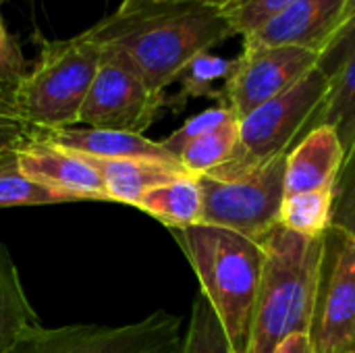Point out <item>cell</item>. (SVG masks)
<instances>
[{
    "label": "cell",
    "instance_id": "30bf717a",
    "mask_svg": "<svg viewBox=\"0 0 355 353\" xmlns=\"http://www.w3.org/2000/svg\"><path fill=\"white\" fill-rule=\"evenodd\" d=\"M320 54L297 46L245 48L225 87L227 106L245 119L264 102L281 96L318 67Z\"/></svg>",
    "mask_w": 355,
    "mask_h": 353
},
{
    "label": "cell",
    "instance_id": "1f68e13d",
    "mask_svg": "<svg viewBox=\"0 0 355 353\" xmlns=\"http://www.w3.org/2000/svg\"><path fill=\"white\" fill-rule=\"evenodd\" d=\"M0 108H12L10 100H6V98H0Z\"/></svg>",
    "mask_w": 355,
    "mask_h": 353
},
{
    "label": "cell",
    "instance_id": "f546056e",
    "mask_svg": "<svg viewBox=\"0 0 355 353\" xmlns=\"http://www.w3.org/2000/svg\"><path fill=\"white\" fill-rule=\"evenodd\" d=\"M233 0H123L114 15H131L148 8H158V6H171V4H206V6H216V8H227Z\"/></svg>",
    "mask_w": 355,
    "mask_h": 353
},
{
    "label": "cell",
    "instance_id": "9a60e30c",
    "mask_svg": "<svg viewBox=\"0 0 355 353\" xmlns=\"http://www.w3.org/2000/svg\"><path fill=\"white\" fill-rule=\"evenodd\" d=\"M83 158L102 177L110 202H119L135 208L150 189L175 181L183 175H191L183 164L160 162V160H137V158L104 160V158H89V156Z\"/></svg>",
    "mask_w": 355,
    "mask_h": 353
},
{
    "label": "cell",
    "instance_id": "52a82bcc",
    "mask_svg": "<svg viewBox=\"0 0 355 353\" xmlns=\"http://www.w3.org/2000/svg\"><path fill=\"white\" fill-rule=\"evenodd\" d=\"M181 347V318L154 312L121 327L67 325L27 331L8 353H177Z\"/></svg>",
    "mask_w": 355,
    "mask_h": 353
},
{
    "label": "cell",
    "instance_id": "9c48e42d",
    "mask_svg": "<svg viewBox=\"0 0 355 353\" xmlns=\"http://www.w3.org/2000/svg\"><path fill=\"white\" fill-rule=\"evenodd\" d=\"M166 100V94L152 92L129 67L102 54L100 69L79 112V125L144 135L168 108Z\"/></svg>",
    "mask_w": 355,
    "mask_h": 353
},
{
    "label": "cell",
    "instance_id": "5bb4252c",
    "mask_svg": "<svg viewBox=\"0 0 355 353\" xmlns=\"http://www.w3.org/2000/svg\"><path fill=\"white\" fill-rule=\"evenodd\" d=\"M42 141L89 158H104V160L137 158V160H160V162L181 164L179 158H175L162 146V141H154L141 133H129V131L75 125L58 131H48L44 133Z\"/></svg>",
    "mask_w": 355,
    "mask_h": 353
},
{
    "label": "cell",
    "instance_id": "cb8c5ba5",
    "mask_svg": "<svg viewBox=\"0 0 355 353\" xmlns=\"http://www.w3.org/2000/svg\"><path fill=\"white\" fill-rule=\"evenodd\" d=\"M295 0H233L225 10L235 35L248 37L279 17Z\"/></svg>",
    "mask_w": 355,
    "mask_h": 353
},
{
    "label": "cell",
    "instance_id": "ac0fdd59",
    "mask_svg": "<svg viewBox=\"0 0 355 353\" xmlns=\"http://www.w3.org/2000/svg\"><path fill=\"white\" fill-rule=\"evenodd\" d=\"M37 325V316L23 291L19 270L0 243V353L10 352L15 343Z\"/></svg>",
    "mask_w": 355,
    "mask_h": 353
},
{
    "label": "cell",
    "instance_id": "4dcf8cb0",
    "mask_svg": "<svg viewBox=\"0 0 355 353\" xmlns=\"http://www.w3.org/2000/svg\"><path fill=\"white\" fill-rule=\"evenodd\" d=\"M277 353H314L312 350V343L308 339V335H295L291 339H287Z\"/></svg>",
    "mask_w": 355,
    "mask_h": 353
},
{
    "label": "cell",
    "instance_id": "83f0119b",
    "mask_svg": "<svg viewBox=\"0 0 355 353\" xmlns=\"http://www.w3.org/2000/svg\"><path fill=\"white\" fill-rule=\"evenodd\" d=\"M44 139V131L23 121L12 108H0V160Z\"/></svg>",
    "mask_w": 355,
    "mask_h": 353
},
{
    "label": "cell",
    "instance_id": "603a6c76",
    "mask_svg": "<svg viewBox=\"0 0 355 353\" xmlns=\"http://www.w3.org/2000/svg\"><path fill=\"white\" fill-rule=\"evenodd\" d=\"M177 353H235L216 312L202 293L191 306L189 327Z\"/></svg>",
    "mask_w": 355,
    "mask_h": 353
},
{
    "label": "cell",
    "instance_id": "e0dca14e",
    "mask_svg": "<svg viewBox=\"0 0 355 353\" xmlns=\"http://www.w3.org/2000/svg\"><path fill=\"white\" fill-rule=\"evenodd\" d=\"M235 64L237 56L225 58L212 52L198 54L177 77L175 83H179V92L175 96H168V108L181 110L193 98H210L216 104H227L225 87L235 71Z\"/></svg>",
    "mask_w": 355,
    "mask_h": 353
},
{
    "label": "cell",
    "instance_id": "ffe728a7",
    "mask_svg": "<svg viewBox=\"0 0 355 353\" xmlns=\"http://www.w3.org/2000/svg\"><path fill=\"white\" fill-rule=\"evenodd\" d=\"M239 144V119H233L218 129L189 141L181 152V164L196 177L210 175L231 160Z\"/></svg>",
    "mask_w": 355,
    "mask_h": 353
},
{
    "label": "cell",
    "instance_id": "44dd1931",
    "mask_svg": "<svg viewBox=\"0 0 355 353\" xmlns=\"http://www.w3.org/2000/svg\"><path fill=\"white\" fill-rule=\"evenodd\" d=\"M333 189L285 196L281 225L306 237H322L331 229Z\"/></svg>",
    "mask_w": 355,
    "mask_h": 353
},
{
    "label": "cell",
    "instance_id": "5b68a950",
    "mask_svg": "<svg viewBox=\"0 0 355 353\" xmlns=\"http://www.w3.org/2000/svg\"><path fill=\"white\" fill-rule=\"evenodd\" d=\"M331 89V77L318 67L281 96L264 102L239 121V144L229 162L210 177L233 179L289 154Z\"/></svg>",
    "mask_w": 355,
    "mask_h": 353
},
{
    "label": "cell",
    "instance_id": "8fae6325",
    "mask_svg": "<svg viewBox=\"0 0 355 353\" xmlns=\"http://www.w3.org/2000/svg\"><path fill=\"white\" fill-rule=\"evenodd\" d=\"M345 2L347 0H295L262 29L243 37V46H297L322 54L339 25Z\"/></svg>",
    "mask_w": 355,
    "mask_h": 353
},
{
    "label": "cell",
    "instance_id": "7a4b0ae2",
    "mask_svg": "<svg viewBox=\"0 0 355 353\" xmlns=\"http://www.w3.org/2000/svg\"><path fill=\"white\" fill-rule=\"evenodd\" d=\"M258 243L264 268L248 353H277L287 339L310 333L324 235L306 237L277 225Z\"/></svg>",
    "mask_w": 355,
    "mask_h": 353
},
{
    "label": "cell",
    "instance_id": "277c9868",
    "mask_svg": "<svg viewBox=\"0 0 355 353\" xmlns=\"http://www.w3.org/2000/svg\"><path fill=\"white\" fill-rule=\"evenodd\" d=\"M100 62L102 48L85 33L46 42L35 64L10 92L12 110L44 133L79 125Z\"/></svg>",
    "mask_w": 355,
    "mask_h": 353
},
{
    "label": "cell",
    "instance_id": "4316f807",
    "mask_svg": "<svg viewBox=\"0 0 355 353\" xmlns=\"http://www.w3.org/2000/svg\"><path fill=\"white\" fill-rule=\"evenodd\" d=\"M233 119H237V114H235L227 104H216V106L206 108V110L198 112L196 117L187 119L177 131H173L166 139H162V146H164L175 158H179L181 152L185 150V146H187L189 141H193L196 137H200V135H204V133H210V131L218 129L220 125H225V123H229V121H233ZM179 162H181V160H179Z\"/></svg>",
    "mask_w": 355,
    "mask_h": 353
},
{
    "label": "cell",
    "instance_id": "d4e9b609",
    "mask_svg": "<svg viewBox=\"0 0 355 353\" xmlns=\"http://www.w3.org/2000/svg\"><path fill=\"white\" fill-rule=\"evenodd\" d=\"M331 229L349 235L355 241V146L345 154L333 189Z\"/></svg>",
    "mask_w": 355,
    "mask_h": 353
},
{
    "label": "cell",
    "instance_id": "2e32d148",
    "mask_svg": "<svg viewBox=\"0 0 355 353\" xmlns=\"http://www.w3.org/2000/svg\"><path fill=\"white\" fill-rule=\"evenodd\" d=\"M139 210L154 216L171 231L187 229L200 225L202 218V189L196 175H183L175 181L150 189L141 202Z\"/></svg>",
    "mask_w": 355,
    "mask_h": 353
},
{
    "label": "cell",
    "instance_id": "f1b7e54d",
    "mask_svg": "<svg viewBox=\"0 0 355 353\" xmlns=\"http://www.w3.org/2000/svg\"><path fill=\"white\" fill-rule=\"evenodd\" d=\"M27 73L25 58L17 40L6 31L4 21L0 17V98L10 100L12 87Z\"/></svg>",
    "mask_w": 355,
    "mask_h": 353
},
{
    "label": "cell",
    "instance_id": "d6986e66",
    "mask_svg": "<svg viewBox=\"0 0 355 353\" xmlns=\"http://www.w3.org/2000/svg\"><path fill=\"white\" fill-rule=\"evenodd\" d=\"M329 125L337 131L345 154L355 146V54L331 79V89L312 117L308 131Z\"/></svg>",
    "mask_w": 355,
    "mask_h": 353
},
{
    "label": "cell",
    "instance_id": "7402d4cb",
    "mask_svg": "<svg viewBox=\"0 0 355 353\" xmlns=\"http://www.w3.org/2000/svg\"><path fill=\"white\" fill-rule=\"evenodd\" d=\"M69 198L25 177L17 164V154L0 160V208L64 204Z\"/></svg>",
    "mask_w": 355,
    "mask_h": 353
},
{
    "label": "cell",
    "instance_id": "484cf974",
    "mask_svg": "<svg viewBox=\"0 0 355 353\" xmlns=\"http://www.w3.org/2000/svg\"><path fill=\"white\" fill-rule=\"evenodd\" d=\"M355 54V0H347L339 25L318 58V69L327 77H335L341 67Z\"/></svg>",
    "mask_w": 355,
    "mask_h": 353
},
{
    "label": "cell",
    "instance_id": "3957f363",
    "mask_svg": "<svg viewBox=\"0 0 355 353\" xmlns=\"http://www.w3.org/2000/svg\"><path fill=\"white\" fill-rule=\"evenodd\" d=\"M185 252L202 295L216 312L235 353H248L256 298L260 289L264 250L258 241L212 225L173 231Z\"/></svg>",
    "mask_w": 355,
    "mask_h": 353
},
{
    "label": "cell",
    "instance_id": "7c38bea8",
    "mask_svg": "<svg viewBox=\"0 0 355 353\" xmlns=\"http://www.w3.org/2000/svg\"><path fill=\"white\" fill-rule=\"evenodd\" d=\"M17 164L25 177L46 185L71 202H110L102 177L81 154L37 141L17 154Z\"/></svg>",
    "mask_w": 355,
    "mask_h": 353
},
{
    "label": "cell",
    "instance_id": "8992f818",
    "mask_svg": "<svg viewBox=\"0 0 355 353\" xmlns=\"http://www.w3.org/2000/svg\"><path fill=\"white\" fill-rule=\"evenodd\" d=\"M285 166L287 154L233 179H216L210 175L198 177L202 189L200 223L229 229L260 241L281 225Z\"/></svg>",
    "mask_w": 355,
    "mask_h": 353
},
{
    "label": "cell",
    "instance_id": "4fadbf2b",
    "mask_svg": "<svg viewBox=\"0 0 355 353\" xmlns=\"http://www.w3.org/2000/svg\"><path fill=\"white\" fill-rule=\"evenodd\" d=\"M343 160L345 150L333 127L320 125L308 131L287 154L285 196L335 189Z\"/></svg>",
    "mask_w": 355,
    "mask_h": 353
},
{
    "label": "cell",
    "instance_id": "ba28073f",
    "mask_svg": "<svg viewBox=\"0 0 355 353\" xmlns=\"http://www.w3.org/2000/svg\"><path fill=\"white\" fill-rule=\"evenodd\" d=\"M308 339L314 353H355V241L337 229L324 233Z\"/></svg>",
    "mask_w": 355,
    "mask_h": 353
},
{
    "label": "cell",
    "instance_id": "6da1fadb",
    "mask_svg": "<svg viewBox=\"0 0 355 353\" xmlns=\"http://www.w3.org/2000/svg\"><path fill=\"white\" fill-rule=\"evenodd\" d=\"M83 33L100 44L104 56L129 67L156 94H166L198 54L235 35L225 10L206 4L112 12Z\"/></svg>",
    "mask_w": 355,
    "mask_h": 353
}]
</instances>
